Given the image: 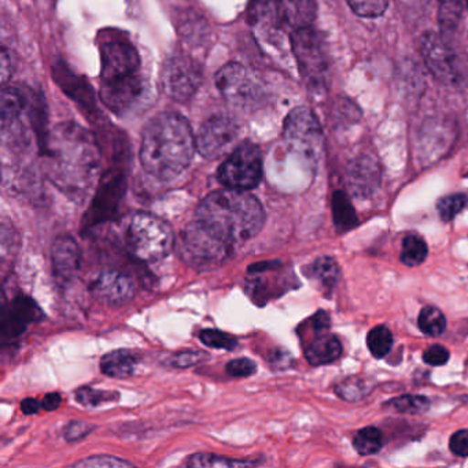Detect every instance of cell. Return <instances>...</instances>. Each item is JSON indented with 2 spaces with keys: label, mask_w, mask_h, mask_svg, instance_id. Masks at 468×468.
Listing matches in <instances>:
<instances>
[{
  "label": "cell",
  "mask_w": 468,
  "mask_h": 468,
  "mask_svg": "<svg viewBox=\"0 0 468 468\" xmlns=\"http://www.w3.org/2000/svg\"><path fill=\"white\" fill-rule=\"evenodd\" d=\"M48 174L68 193L91 187L100 166L94 138L79 125L67 122L54 130L46 144Z\"/></svg>",
  "instance_id": "obj_1"
},
{
  "label": "cell",
  "mask_w": 468,
  "mask_h": 468,
  "mask_svg": "<svg viewBox=\"0 0 468 468\" xmlns=\"http://www.w3.org/2000/svg\"><path fill=\"white\" fill-rule=\"evenodd\" d=\"M196 147L193 130L185 117L157 114L142 136V166L157 179H175L190 165Z\"/></svg>",
  "instance_id": "obj_2"
},
{
  "label": "cell",
  "mask_w": 468,
  "mask_h": 468,
  "mask_svg": "<svg viewBox=\"0 0 468 468\" xmlns=\"http://www.w3.org/2000/svg\"><path fill=\"white\" fill-rule=\"evenodd\" d=\"M196 218L235 246L260 234L264 227L265 212L253 194L226 188L209 194L199 204Z\"/></svg>",
  "instance_id": "obj_3"
},
{
  "label": "cell",
  "mask_w": 468,
  "mask_h": 468,
  "mask_svg": "<svg viewBox=\"0 0 468 468\" xmlns=\"http://www.w3.org/2000/svg\"><path fill=\"white\" fill-rule=\"evenodd\" d=\"M125 243L136 259L154 262L171 253L175 235L163 218L149 213H135L125 227Z\"/></svg>",
  "instance_id": "obj_4"
},
{
  "label": "cell",
  "mask_w": 468,
  "mask_h": 468,
  "mask_svg": "<svg viewBox=\"0 0 468 468\" xmlns=\"http://www.w3.org/2000/svg\"><path fill=\"white\" fill-rule=\"evenodd\" d=\"M292 48L306 86L316 94L324 92L330 81V64L319 35L312 27L294 29Z\"/></svg>",
  "instance_id": "obj_5"
},
{
  "label": "cell",
  "mask_w": 468,
  "mask_h": 468,
  "mask_svg": "<svg viewBox=\"0 0 468 468\" xmlns=\"http://www.w3.org/2000/svg\"><path fill=\"white\" fill-rule=\"evenodd\" d=\"M232 249V243L218 237L197 218L180 234L183 259L196 268L218 267L231 256Z\"/></svg>",
  "instance_id": "obj_6"
},
{
  "label": "cell",
  "mask_w": 468,
  "mask_h": 468,
  "mask_svg": "<svg viewBox=\"0 0 468 468\" xmlns=\"http://www.w3.org/2000/svg\"><path fill=\"white\" fill-rule=\"evenodd\" d=\"M284 141L295 154L312 165H316L322 158L324 150L322 125L308 108L294 109L287 116L284 122Z\"/></svg>",
  "instance_id": "obj_7"
},
{
  "label": "cell",
  "mask_w": 468,
  "mask_h": 468,
  "mask_svg": "<svg viewBox=\"0 0 468 468\" xmlns=\"http://www.w3.org/2000/svg\"><path fill=\"white\" fill-rule=\"evenodd\" d=\"M101 79L102 83L128 80L141 75V58L133 43L120 34L101 35Z\"/></svg>",
  "instance_id": "obj_8"
},
{
  "label": "cell",
  "mask_w": 468,
  "mask_h": 468,
  "mask_svg": "<svg viewBox=\"0 0 468 468\" xmlns=\"http://www.w3.org/2000/svg\"><path fill=\"white\" fill-rule=\"evenodd\" d=\"M262 177V155L251 144H240L218 169V180L227 188L251 190Z\"/></svg>",
  "instance_id": "obj_9"
},
{
  "label": "cell",
  "mask_w": 468,
  "mask_h": 468,
  "mask_svg": "<svg viewBox=\"0 0 468 468\" xmlns=\"http://www.w3.org/2000/svg\"><path fill=\"white\" fill-rule=\"evenodd\" d=\"M199 65L190 57L176 54L169 57L161 70V89L172 100L188 101L201 86Z\"/></svg>",
  "instance_id": "obj_10"
},
{
  "label": "cell",
  "mask_w": 468,
  "mask_h": 468,
  "mask_svg": "<svg viewBox=\"0 0 468 468\" xmlns=\"http://www.w3.org/2000/svg\"><path fill=\"white\" fill-rule=\"evenodd\" d=\"M223 97L237 108H253L261 97V87L253 72L239 64H229L216 75Z\"/></svg>",
  "instance_id": "obj_11"
},
{
  "label": "cell",
  "mask_w": 468,
  "mask_h": 468,
  "mask_svg": "<svg viewBox=\"0 0 468 468\" xmlns=\"http://www.w3.org/2000/svg\"><path fill=\"white\" fill-rule=\"evenodd\" d=\"M421 56L430 72L448 86H456L460 80L456 54L443 35L427 32L421 39Z\"/></svg>",
  "instance_id": "obj_12"
},
{
  "label": "cell",
  "mask_w": 468,
  "mask_h": 468,
  "mask_svg": "<svg viewBox=\"0 0 468 468\" xmlns=\"http://www.w3.org/2000/svg\"><path fill=\"white\" fill-rule=\"evenodd\" d=\"M238 136L234 120L215 116L204 122L196 138L197 150L207 160H216L229 152Z\"/></svg>",
  "instance_id": "obj_13"
},
{
  "label": "cell",
  "mask_w": 468,
  "mask_h": 468,
  "mask_svg": "<svg viewBox=\"0 0 468 468\" xmlns=\"http://www.w3.org/2000/svg\"><path fill=\"white\" fill-rule=\"evenodd\" d=\"M45 317L42 309L37 305L32 298L20 295L12 303H5L2 314V336L5 339H13L20 336L31 323L39 322Z\"/></svg>",
  "instance_id": "obj_14"
},
{
  "label": "cell",
  "mask_w": 468,
  "mask_h": 468,
  "mask_svg": "<svg viewBox=\"0 0 468 468\" xmlns=\"http://www.w3.org/2000/svg\"><path fill=\"white\" fill-rule=\"evenodd\" d=\"M144 84L146 83L142 75L128 79V80L102 83L101 100L113 113H125V112L131 111L133 106L144 97V90H146Z\"/></svg>",
  "instance_id": "obj_15"
},
{
  "label": "cell",
  "mask_w": 468,
  "mask_h": 468,
  "mask_svg": "<svg viewBox=\"0 0 468 468\" xmlns=\"http://www.w3.org/2000/svg\"><path fill=\"white\" fill-rule=\"evenodd\" d=\"M125 190V180L120 172L109 174L103 179L100 191L92 202L91 210L87 213V223L94 226L97 223L108 220L116 212L119 202L122 201Z\"/></svg>",
  "instance_id": "obj_16"
},
{
  "label": "cell",
  "mask_w": 468,
  "mask_h": 468,
  "mask_svg": "<svg viewBox=\"0 0 468 468\" xmlns=\"http://www.w3.org/2000/svg\"><path fill=\"white\" fill-rule=\"evenodd\" d=\"M90 289L97 300L106 303H128L135 292L133 279L119 271L98 273Z\"/></svg>",
  "instance_id": "obj_17"
},
{
  "label": "cell",
  "mask_w": 468,
  "mask_h": 468,
  "mask_svg": "<svg viewBox=\"0 0 468 468\" xmlns=\"http://www.w3.org/2000/svg\"><path fill=\"white\" fill-rule=\"evenodd\" d=\"M53 270L57 282L61 284L69 283L80 270L81 254L78 243L73 238L61 237L54 242Z\"/></svg>",
  "instance_id": "obj_18"
},
{
  "label": "cell",
  "mask_w": 468,
  "mask_h": 468,
  "mask_svg": "<svg viewBox=\"0 0 468 468\" xmlns=\"http://www.w3.org/2000/svg\"><path fill=\"white\" fill-rule=\"evenodd\" d=\"M250 17L254 31L265 40L287 24L279 0H251Z\"/></svg>",
  "instance_id": "obj_19"
},
{
  "label": "cell",
  "mask_w": 468,
  "mask_h": 468,
  "mask_svg": "<svg viewBox=\"0 0 468 468\" xmlns=\"http://www.w3.org/2000/svg\"><path fill=\"white\" fill-rule=\"evenodd\" d=\"M314 338L305 344V357L311 366H325L338 360L342 355V344L335 335L328 333L330 328H314Z\"/></svg>",
  "instance_id": "obj_20"
},
{
  "label": "cell",
  "mask_w": 468,
  "mask_h": 468,
  "mask_svg": "<svg viewBox=\"0 0 468 468\" xmlns=\"http://www.w3.org/2000/svg\"><path fill=\"white\" fill-rule=\"evenodd\" d=\"M350 188L356 196L368 197L380 185L379 164L371 155L357 158L347 172Z\"/></svg>",
  "instance_id": "obj_21"
},
{
  "label": "cell",
  "mask_w": 468,
  "mask_h": 468,
  "mask_svg": "<svg viewBox=\"0 0 468 468\" xmlns=\"http://www.w3.org/2000/svg\"><path fill=\"white\" fill-rule=\"evenodd\" d=\"M279 4L292 29L309 28L316 18V0H279Z\"/></svg>",
  "instance_id": "obj_22"
},
{
  "label": "cell",
  "mask_w": 468,
  "mask_h": 468,
  "mask_svg": "<svg viewBox=\"0 0 468 468\" xmlns=\"http://www.w3.org/2000/svg\"><path fill=\"white\" fill-rule=\"evenodd\" d=\"M136 368V358L130 350H114L103 356L101 369L103 374L117 379L133 377Z\"/></svg>",
  "instance_id": "obj_23"
},
{
  "label": "cell",
  "mask_w": 468,
  "mask_h": 468,
  "mask_svg": "<svg viewBox=\"0 0 468 468\" xmlns=\"http://www.w3.org/2000/svg\"><path fill=\"white\" fill-rule=\"evenodd\" d=\"M331 207H333V218L336 229L345 232L357 226V213H356L355 207H353L352 201H350L346 193L335 191L333 196V202H331Z\"/></svg>",
  "instance_id": "obj_24"
},
{
  "label": "cell",
  "mask_w": 468,
  "mask_h": 468,
  "mask_svg": "<svg viewBox=\"0 0 468 468\" xmlns=\"http://www.w3.org/2000/svg\"><path fill=\"white\" fill-rule=\"evenodd\" d=\"M306 275L324 287L325 290L333 289L341 276L338 262L333 257H320L308 267Z\"/></svg>",
  "instance_id": "obj_25"
},
{
  "label": "cell",
  "mask_w": 468,
  "mask_h": 468,
  "mask_svg": "<svg viewBox=\"0 0 468 468\" xmlns=\"http://www.w3.org/2000/svg\"><path fill=\"white\" fill-rule=\"evenodd\" d=\"M462 0H438V23L443 37H451L462 20Z\"/></svg>",
  "instance_id": "obj_26"
},
{
  "label": "cell",
  "mask_w": 468,
  "mask_h": 468,
  "mask_svg": "<svg viewBox=\"0 0 468 468\" xmlns=\"http://www.w3.org/2000/svg\"><path fill=\"white\" fill-rule=\"evenodd\" d=\"M372 388H374V385H371L368 379L350 377L335 386V393L339 399H345V401L357 402L366 399L371 393Z\"/></svg>",
  "instance_id": "obj_27"
},
{
  "label": "cell",
  "mask_w": 468,
  "mask_h": 468,
  "mask_svg": "<svg viewBox=\"0 0 468 468\" xmlns=\"http://www.w3.org/2000/svg\"><path fill=\"white\" fill-rule=\"evenodd\" d=\"M427 254H429V246L419 235H408L402 240L399 260L407 267H418L427 259Z\"/></svg>",
  "instance_id": "obj_28"
},
{
  "label": "cell",
  "mask_w": 468,
  "mask_h": 468,
  "mask_svg": "<svg viewBox=\"0 0 468 468\" xmlns=\"http://www.w3.org/2000/svg\"><path fill=\"white\" fill-rule=\"evenodd\" d=\"M418 325L427 336H440L445 333L446 319L435 306H424L418 317Z\"/></svg>",
  "instance_id": "obj_29"
},
{
  "label": "cell",
  "mask_w": 468,
  "mask_h": 468,
  "mask_svg": "<svg viewBox=\"0 0 468 468\" xmlns=\"http://www.w3.org/2000/svg\"><path fill=\"white\" fill-rule=\"evenodd\" d=\"M382 432L377 427H366L353 438V446L361 456L378 453L382 449Z\"/></svg>",
  "instance_id": "obj_30"
},
{
  "label": "cell",
  "mask_w": 468,
  "mask_h": 468,
  "mask_svg": "<svg viewBox=\"0 0 468 468\" xmlns=\"http://www.w3.org/2000/svg\"><path fill=\"white\" fill-rule=\"evenodd\" d=\"M430 399L424 396H415V394H407V396L396 397L390 401L386 402L385 407L388 410H396L399 413H407V415H418V413L426 412L430 408Z\"/></svg>",
  "instance_id": "obj_31"
},
{
  "label": "cell",
  "mask_w": 468,
  "mask_h": 468,
  "mask_svg": "<svg viewBox=\"0 0 468 468\" xmlns=\"http://www.w3.org/2000/svg\"><path fill=\"white\" fill-rule=\"evenodd\" d=\"M367 345L375 358L386 357L393 346L391 331L386 325H377L367 335Z\"/></svg>",
  "instance_id": "obj_32"
},
{
  "label": "cell",
  "mask_w": 468,
  "mask_h": 468,
  "mask_svg": "<svg viewBox=\"0 0 468 468\" xmlns=\"http://www.w3.org/2000/svg\"><path fill=\"white\" fill-rule=\"evenodd\" d=\"M187 465L188 467H250L254 465V462L227 459L213 453H197L188 459Z\"/></svg>",
  "instance_id": "obj_33"
},
{
  "label": "cell",
  "mask_w": 468,
  "mask_h": 468,
  "mask_svg": "<svg viewBox=\"0 0 468 468\" xmlns=\"http://www.w3.org/2000/svg\"><path fill=\"white\" fill-rule=\"evenodd\" d=\"M467 202L468 198L464 194H452V196L441 198L437 204V210L440 213L441 220H453L467 207Z\"/></svg>",
  "instance_id": "obj_34"
},
{
  "label": "cell",
  "mask_w": 468,
  "mask_h": 468,
  "mask_svg": "<svg viewBox=\"0 0 468 468\" xmlns=\"http://www.w3.org/2000/svg\"><path fill=\"white\" fill-rule=\"evenodd\" d=\"M350 9L366 18H377L386 12L388 6V0H346Z\"/></svg>",
  "instance_id": "obj_35"
},
{
  "label": "cell",
  "mask_w": 468,
  "mask_h": 468,
  "mask_svg": "<svg viewBox=\"0 0 468 468\" xmlns=\"http://www.w3.org/2000/svg\"><path fill=\"white\" fill-rule=\"evenodd\" d=\"M76 399L84 407H98L105 402H113L119 399V394L113 391L94 390L91 388H81L76 390Z\"/></svg>",
  "instance_id": "obj_36"
},
{
  "label": "cell",
  "mask_w": 468,
  "mask_h": 468,
  "mask_svg": "<svg viewBox=\"0 0 468 468\" xmlns=\"http://www.w3.org/2000/svg\"><path fill=\"white\" fill-rule=\"evenodd\" d=\"M202 344L213 349L232 350L238 345V339L220 330H204L199 333Z\"/></svg>",
  "instance_id": "obj_37"
},
{
  "label": "cell",
  "mask_w": 468,
  "mask_h": 468,
  "mask_svg": "<svg viewBox=\"0 0 468 468\" xmlns=\"http://www.w3.org/2000/svg\"><path fill=\"white\" fill-rule=\"evenodd\" d=\"M75 467L84 468H101V467H133V463L128 460L119 459L114 456H92L89 459L81 460V462L75 463Z\"/></svg>",
  "instance_id": "obj_38"
},
{
  "label": "cell",
  "mask_w": 468,
  "mask_h": 468,
  "mask_svg": "<svg viewBox=\"0 0 468 468\" xmlns=\"http://www.w3.org/2000/svg\"><path fill=\"white\" fill-rule=\"evenodd\" d=\"M256 363L250 358H235L227 364V372L232 378H248L256 372Z\"/></svg>",
  "instance_id": "obj_39"
},
{
  "label": "cell",
  "mask_w": 468,
  "mask_h": 468,
  "mask_svg": "<svg viewBox=\"0 0 468 468\" xmlns=\"http://www.w3.org/2000/svg\"><path fill=\"white\" fill-rule=\"evenodd\" d=\"M451 353L442 345H431L423 353V361L429 366L440 367L448 363Z\"/></svg>",
  "instance_id": "obj_40"
},
{
  "label": "cell",
  "mask_w": 468,
  "mask_h": 468,
  "mask_svg": "<svg viewBox=\"0 0 468 468\" xmlns=\"http://www.w3.org/2000/svg\"><path fill=\"white\" fill-rule=\"evenodd\" d=\"M92 430H94V426L86 423V421H72V423L68 424L67 430H65V438L69 442H73V441L86 438Z\"/></svg>",
  "instance_id": "obj_41"
},
{
  "label": "cell",
  "mask_w": 468,
  "mask_h": 468,
  "mask_svg": "<svg viewBox=\"0 0 468 468\" xmlns=\"http://www.w3.org/2000/svg\"><path fill=\"white\" fill-rule=\"evenodd\" d=\"M449 448L456 456H468V430H460L454 432L449 441Z\"/></svg>",
  "instance_id": "obj_42"
},
{
  "label": "cell",
  "mask_w": 468,
  "mask_h": 468,
  "mask_svg": "<svg viewBox=\"0 0 468 468\" xmlns=\"http://www.w3.org/2000/svg\"><path fill=\"white\" fill-rule=\"evenodd\" d=\"M201 357H207L204 353L201 352H185L180 353L175 357L174 364L180 368H186V367L194 366V364L199 363L202 360Z\"/></svg>",
  "instance_id": "obj_43"
},
{
  "label": "cell",
  "mask_w": 468,
  "mask_h": 468,
  "mask_svg": "<svg viewBox=\"0 0 468 468\" xmlns=\"http://www.w3.org/2000/svg\"><path fill=\"white\" fill-rule=\"evenodd\" d=\"M12 76V58L7 54L6 48L2 51V83L6 84Z\"/></svg>",
  "instance_id": "obj_44"
},
{
  "label": "cell",
  "mask_w": 468,
  "mask_h": 468,
  "mask_svg": "<svg viewBox=\"0 0 468 468\" xmlns=\"http://www.w3.org/2000/svg\"><path fill=\"white\" fill-rule=\"evenodd\" d=\"M42 402L37 401L35 399H26L21 402V410L26 415H34V413L39 412L42 410Z\"/></svg>",
  "instance_id": "obj_45"
},
{
  "label": "cell",
  "mask_w": 468,
  "mask_h": 468,
  "mask_svg": "<svg viewBox=\"0 0 468 468\" xmlns=\"http://www.w3.org/2000/svg\"><path fill=\"white\" fill-rule=\"evenodd\" d=\"M61 402L62 399L58 393H50L45 397V399H43L42 404L43 408H45L46 410H48V412H50V410H58L59 405H61Z\"/></svg>",
  "instance_id": "obj_46"
},
{
  "label": "cell",
  "mask_w": 468,
  "mask_h": 468,
  "mask_svg": "<svg viewBox=\"0 0 468 468\" xmlns=\"http://www.w3.org/2000/svg\"><path fill=\"white\" fill-rule=\"evenodd\" d=\"M465 2V6H467V9H468V0H464Z\"/></svg>",
  "instance_id": "obj_47"
}]
</instances>
